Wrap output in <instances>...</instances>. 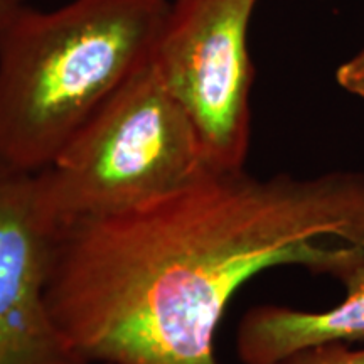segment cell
Here are the masks:
<instances>
[{"instance_id": "1", "label": "cell", "mask_w": 364, "mask_h": 364, "mask_svg": "<svg viewBox=\"0 0 364 364\" xmlns=\"http://www.w3.org/2000/svg\"><path fill=\"white\" fill-rule=\"evenodd\" d=\"M341 284L364 268V172L209 169L125 211L56 230L46 299L88 363L220 364L216 331L258 273Z\"/></svg>"}, {"instance_id": "2", "label": "cell", "mask_w": 364, "mask_h": 364, "mask_svg": "<svg viewBox=\"0 0 364 364\" xmlns=\"http://www.w3.org/2000/svg\"><path fill=\"white\" fill-rule=\"evenodd\" d=\"M169 0L27 6L0 33V161L36 174L152 58Z\"/></svg>"}, {"instance_id": "3", "label": "cell", "mask_w": 364, "mask_h": 364, "mask_svg": "<svg viewBox=\"0 0 364 364\" xmlns=\"http://www.w3.org/2000/svg\"><path fill=\"white\" fill-rule=\"evenodd\" d=\"M209 169L194 127L150 58L36 172L34 189L58 230L152 201Z\"/></svg>"}, {"instance_id": "4", "label": "cell", "mask_w": 364, "mask_h": 364, "mask_svg": "<svg viewBox=\"0 0 364 364\" xmlns=\"http://www.w3.org/2000/svg\"><path fill=\"white\" fill-rule=\"evenodd\" d=\"M258 0H169L152 63L215 171L245 169L255 68L248 33Z\"/></svg>"}, {"instance_id": "5", "label": "cell", "mask_w": 364, "mask_h": 364, "mask_svg": "<svg viewBox=\"0 0 364 364\" xmlns=\"http://www.w3.org/2000/svg\"><path fill=\"white\" fill-rule=\"evenodd\" d=\"M54 238L34 174L0 161V364H88L49 312Z\"/></svg>"}, {"instance_id": "6", "label": "cell", "mask_w": 364, "mask_h": 364, "mask_svg": "<svg viewBox=\"0 0 364 364\" xmlns=\"http://www.w3.org/2000/svg\"><path fill=\"white\" fill-rule=\"evenodd\" d=\"M346 295L327 311L258 306L241 317L236 353L243 364H284L295 354L331 343L364 339V268L343 282Z\"/></svg>"}, {"instance_id": "7", "label": "cell", "mask_w": 364, "mask_h": 364, "mask_svg": "<svg viewBox=\"0 0 364 364\" xmlns=\"http://www.w3.org/2000/svg\"><path fill=\"white\" fill-rule=\"evenodd\" d=\"M284 364H364V348L351 349L344 343L322 344L295 354Z\"/></svg>"}, {"instance_id": "8", "label": "cell", "mask_w": 364, "mask_h": 364, "mask_svg": "<svg viewBox=\"0 0 364 364\" xmlns=\"http://www.w3.org/2000/svg\"><path fill=\"white\" fill-rule=\"evenodd\" d=\"M336 81L344 91L364 100V48L336 70Z\"/></svg>"}, {"instance_id": "9", "label": "cell", "mask_w": 364, "mask_h": 364, "mask_svg": "<svg viewBox=\"0 0 364 364\" xmlns=\"http://www.w3.org/2000/svg\"><path fill=\"white\" fill-rule=\"evenodd\" d=\"M26 7L27 0H0V33Z\"/></svg>"}, {"instance_id": "10", "label": "cell", "mask_w": 364, "mask_h": 364, "mask_svg": "<svg viewBox=\"0 0 364 364\" xmlns=\"http://www.w3.org/2000/svg\"><path fill=\"white\" fill-rule=\"evenodd\" d=\"M88 364H120V363H107V361H100V363H88Z\"/></svg>"}]
</instances>
